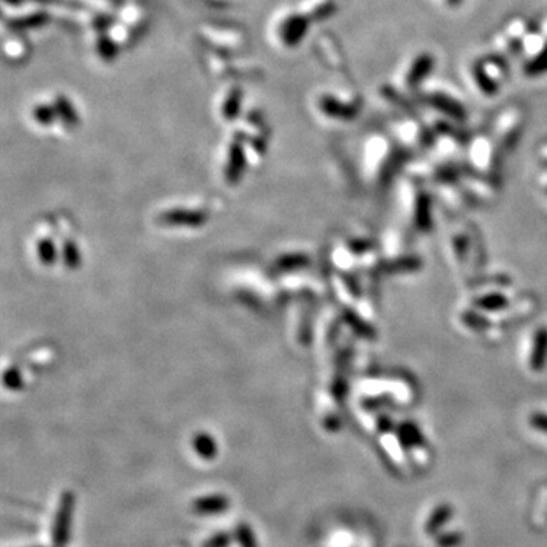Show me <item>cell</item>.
I'll use <instances>...</instances> for the list:
<instances>
[{
	"label": "cell",
	"instance_id": "1",
	"mask_svg": "<svg viewBox=\"0 0 547 547\" xmlns=\"http://www.w3.org/2000/svg\"><path fill=\"white\" fill-rule=\"evenodd\" d=\"M74 508H77L74 493L69 490L63 491L54 515V524H52V546L54 547H66L69 544Z\"/></svg>",
	"mask_w": 547,
	"mask_h": 547
},
{
	"label": "cell",
	"instance_id": "2",
	"mask_svg": "<svg viewBox=\"0 0 547 547\" xmlns=\"http://www.w3.org/2000/svg\"><path fill=\"white\" fill-rule=\"evenodd\" d=\"M230 508V499L226 494H208L192 501V513L201 517H213L227 513Z\"/></svg>",
	"mask_w": 547,
	"mask_h": 547
},
{
	"label": "cell",
	"instance_id": "3",
	"mask_svg": "<svg viewBox=\"0 0 547 547\" xmlns=\"http://www.w3.org/2000/svg\"><path fill=\"white\" fill-rule=\"evenodd\" d=\"M433 66H435V59L432 55L421 54L419 57H417L408 73V84L410 87H417L419 82H423L432 73Z\"/></svg>",
	"mask_w": 547,
	"mask_h": 547
},
{
	"label": "cell",
	"instance_id": "4",
	"mask_svg": "<svg viewBox=\"0 0 547 547\" xmlns=\"http://www.w3.org/2000/svg\"><path fill=\"white\" fill-rule=\"evenodd\" d=\"M430 103L433 107H437L438 110L443 111V113L452 116L455 119H462L466 116V111L461 107V105L453 101L452 97L444 96V95H432L430 96Z\"/></svg>",
	"mask_w": 547,
	"mask_h": 547
},
{
	"label": "cell",
	"instance_id": "5",
	"mask_svg": "<svg viewBox=\"0 0 547 547\" xmlns=\"http://www.w3.org/2000/svg\"><path fill=\"white\" fill-rule=\"evenodd\" d=\"M193 448L202 459H207V461L213 459L217 453L215 441L207 433H199V435H197V437H195Z\"/></svg>",
	"mask_w": 547,
	"mask_h": 547
},
{
	"label": "cell",
	"instance_id": "6",
	"mask_svg": "<svg viewBox=\"0 0 547 547\" xmlns=\"http://www.w3.org/2000/svg\"><path fill=\"white\" fill-rule=\"evenodd\" d=\"M233 534H235V541L239 544V547H259L257 537L254 534L252 528L246 521L237 523Z\"/></svg>",
	"mask_w": 547,
	"mask_h": 547
},
{
	"label": "cell",
	"instance_id": "7",
	"mask_svg": "<svg viewBox=\"0 0 547 547\" xmlns=\"http://www.w3.org/2000/svg\"><path fill=\"white\" fill-rule=\"evenodd\" d=\"M473 72H475L473 74H475V79L477 82L479 88H481L485 95H494L497 92V84L494 82V79L490 77V74L485 72L482 64H477Z\"/></svg>",
	"mask_w": 547,
	"mask_h": 547
},
{
	"label": "cell",
	"instance_id": "8",
	"mask_svg": "<svg viewBox=\"0 0 547 547\" xmlns=\"http://www.w3.org/2000/svg\"><path fill=\"white\" fill-rule=\"evenodd\" d=\"M547 72V46L526 64V73L529 77H539Z\"/></svg>",
	"mask_w": 547,
	"mask_h": 547
},
{
	"label": "cell",
	"instance_id": "9",
	"mask_svg": "<svg viewBox=\"0 0 547 547\" xmlns=\"http://www.w3.org/2000/svg\"><path fill=\"white\" fill-rule=\"evenodd\" d=\"M235 539V534L227 530L215 532L212 537H208L201 547H230Z\"/></svg>",
	"mask_w": 547,
	"mask_h": 547
},
{
	"label": "cell",
	"instance_id": "10",
	"mask_svg": "<svg viewBox=\"0 0 547 547\" xmlns=\"http://www.w3.org/2000/svg\"><path fill=\"white\" fill-rule=\"evenodd\" d=\"M547 355V332H539L537 338V347L534 350V361H532V366L534 368H539L543 365L544 359Z\"/></svg>",
	"mask_w": 547,
	"mask_h": 547
},
{
	"label": "cell",
	"instance_id": "11",
	"mask_svg": "<svg viewBox=\"0 0 547 547\" xmlns=\"http://www.w3.org/2000/svg\"><path fill=\"white\" fill-rule=\"evenodd\" d=\"M452 513H448V509L446 508V509H439V511L435 514L432 519H430V524H429V528H427V530H433L437 526H439L441 524V521H443L444 519H447L448 515H450Z\"/></svg>",
	"mask_w": 547,
	"mask_h": 547
},
{
	"label": "cell",
	"instance_id": "12",
	"mask_svg": "<svg viewBox=\"0 0 547 547\" xmlns=\"http://www.w3.org/2000/svg\"><path fill=\"white\" fill-rule=\"evenodd\" d=\"M532 427H535L538 430H543L547 433V417L546 415H534L530 418Z\"/></svg>",
	"mask_w": 547,
	"mask_h": 547
},
{
	"label": "cell",
	"instance_id": "13",
	"mask_svg": "<svg viewBox=\"0 0 547 547\" xmlns=\"http://www.w3.org/2000/svg\"><path fill=\"white\" fill-rule=\"evenodd\" d=\"M461 2H462V0H447V3L450 5V6H458Z\"/></svg>",
	"mask_w": 547,
	"mask_h": 547
},
{
	"label": "cell",
	"instance_id": "14",
	"mask_svg": "<svg viewBox=\"0 0 547 547\" xmlns=\"http://www.w3.org/2000/svg\"><path fill=\"white\" fill-rule=\"evenodd\" d=\"M37 547H44V546H37ZM52 547H54V546H52Z\"/></svg>",
	"mask_w": 547,
	"mask_h": 547
}]
</instances>
